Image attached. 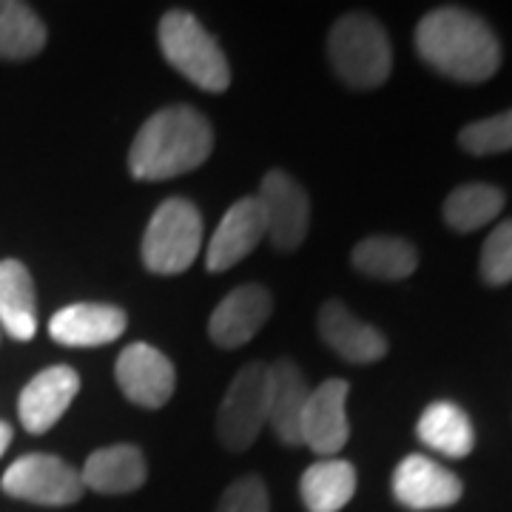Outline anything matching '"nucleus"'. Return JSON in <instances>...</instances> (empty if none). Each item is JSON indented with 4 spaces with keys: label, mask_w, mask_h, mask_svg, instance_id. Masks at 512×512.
I'll return each instance as SVG.
<instances>
[{
    "label": "nucleus",
    "mask_w": 512,
    "mask_h": 512,
    "mask_svg": "<svg viewBox=\"0 0 512 512\" xmlns=\"http://www.w3.org/2000/svg\"><path fill=\"white\" fill-rule=\"evenodd\" d=\"M416 49L427 66L458 83L490 80L501 66V46L493 29L458 6H441L421 18Z\"/></svg>",
    "instance_id": "obj_1"
},
{
    "label": "nucleus",
    "mask_w": 512,
    "mask_h": 512,
    "mask_svg": "<svg viewBox=\"0 0 512 512\" xmlns=\"http://www.w3.org/2000/svg\"><path fill=\"white\" fill-rule=\"evenodd\" d=\"M214 148L211 123L191 106H168L148 117L128 148L134 180L160 183L200 168Z\"/></svg>",
    "instance_id": "obj_2"
},
{
    "label": "nucleus",
    "mask_w": 512,
    "mask_h": 512,
    "mask_svg": "<svg viewBox=\"0 0 512 512\" xmlns=\"http://www.w3.org/2000/svg\"><path fill=\"white\" fill-rule=\"evenodd\" d=\"M328 55L333 72L353 89H376L393 69V49L387 32L379 20L362 12L336 20L328 37Z\"/></svg>",
    "instance_id": "obj_3"
},
{
    "label": "nucleus",
    "mask_w": 512,
    "mask_h": 512,
    "mask_svg": "<svg viewBox=\"0 0 512 512\" xmlns=\"http://www.w3.org/2000/svg\"><path fill=\"white\" fill-rule=\"evenodd\" d=\"M157 40L165 60L191 80L202 92H225L231 83V69L220 43L191 12H168L160 20Z\"/></svg>",
    "instance_id": "obj_4"
},
{
    "label": "nucleus",
    "mask_w": 512,
    "mask_h": 512,
    "mask_svg": "<svg viewBox=\"0 0 512 512\" xmlns=\"http://www.w3.org/2000/svg\"><path fill=\"white\" fill-rule=\"evenodd\" d=\"M202 248V217L188 200H165L148 222L143 262L154 274H183Z\"/></svg>",
    "instance_id": "obj_5"
},
{
    "label": "nucleus",
    "mask_w": 512,
    "mask_h": 512,
    "mask_svg": "<svg viewBox=\"0 0 512 512\" xmlns=\"http://www.w3.org/2000/svg\"><path fill=\"white\" fill-rule=\"evenodd\" d=\"M268 382L271 367L251 362L228 384L217 413V433L228 450H248L268 424Z\"/></svg>",
    "instance_id": "obj_6"
},
{
    "label": "nucleus",
    "mask_w": 512,
    "mask_h": 512,
    "mask_svg": "<svg viewBox=\"0 0 512 512\" xmlns=\"http://www.w3.org/2000/svg\"><path fill=\"white\" fill-rule=\"evenodd\" d=\"M0 484L12 498L43 504V507H69L86 493L80 470H74L72 464H66L63 458L49 456V453H32V456L18 458L3 473Z\"/></svg>",
    "instance_id": "obj_7"
},
{
    "label": "nucleus",
    "mask_w": 512,
    "mask_h": 512,
    "mask_svg": "<svg viewBox=\"0 0 512 512\" xmlns=\"http://www.w3.org/2000/svg\"><path fill=\"white\" fill-rule=\"evenodd\" d=\"M259 211L265 220V239L274 242L279 251H293L308 237L311 225V202L305 188L285 171H268L259 185Z\"/></svg>",
    "instance_id": "obj_8"
},
{
    "label": "nucleus",
    "mask_w": 512,
    "mask_h": 512,
    "mask_svg": "<svg viewBox=\"0 0 512 512\" xmlns=\"http://www.w3.org/2000/svg\"><path fill=\"white\" fill-rule=\"evenodd\" d=\"M114 379L126 393L128 402L157 410L174 396L177 373L165 353L143 342H134L120 353L114 365Z\"/></svg>",
    "instance_id": "obj_9"
},
{
    "label": "nucleus",
    "mask_w": 512,
    "mask_h": 512,
    "mask_svg": "<svg viewBox=\"0 0 512 512\" xmlns=\"http://www.w3.org/2000/svg\"><path fill=\"white\" fill-rule=\"evenodd\" d=\"M350 387L342 379H328L313 387L305 413H302V444H308L316 456L333 458L350 439V424L345 404Z\"/></svg>",
    "instance_id": "obj_10"
},
{
    "label": "nucleus",
    "mask_w": 512,
    "mask_h": 512,
    "mask_svg": "<svg viewBox=\"0 0 512 512\" xmlns=\"http://www.w3.org/2000/svg\"><path fill=\"white\" fill-rule=\"evenodd\" d=\"M461 493V481L427 456H407L393 473V495L407 510H444L453 507Z\"/></svg>",
    "instance_id": "obj_11"
},
{
    "label": "nucleus",
    "mask_w": 512,
    "mask_h": 512,
    "mask_svg": "<svg viewBox=\"0 0 512 512\" xmlns=\"http://www.w3.org/2000/svg\"><path fill=\"white\" fill-rule=\"evenodd\" d=\"M274 311V296L262 285H242L231 291L208 319V333L214 345L225 350L242 348L251 342Z\"/></svg>",
    "instance_id": "obj_12"
},
{
    "label": "nucleus",
    "mask_w": 512,
    "mask_h": 512,
    "mask_svg": "<svg viewBox=\"0 0 512 512\" xmlns=\"http://www.w3.org/2000/svg\"><path fill=\"white\" fill-rule=\"evenodd\" d=\"M77 390H80V376L72 367L57 365L37 373L20 393L18 413L23 427L35 436L52 430L60 416L69 410Z\"/></svg>",
    "instance_id": "obj_13"
},
{
    "label": "nucleus",
    "mask_w": 512,
    "mask_h": 512,
    "mask_svg": "<svg viewBox=\"0 0 512 512\" xmlns=\"http://www.w3.org/2000/svg\"><path fill=\"white\" fill-rule=\"evenodd\" d=\"M262 239H265V220H262L256 197H245V200L234 202L225 211V217L217 225L211 242H208V251H205L208 271L220 274V271L234 268L237 262H242L245 256L254 251Z\"/></svg>",
    "instance_id": "obj_14"
},
{
    "label": "nucleus",
    "mask_w": 512,
    "mask_h": 512,
    "mask_svg": "<svg viewBox=\"0 0 512 512\" xmlns=\"http://www.w3.org/2000/svg\"><path fill=\"white\" fill-rule=\"evenodd\" d=\"M271 367L268 382V424L274 436L288 447H302V413L311 396L305 373L291 359H279Z\"/></svg>",
    "instance_id": "obj_15"
},
{
    "label": "nucleus",
    "mask_w": 512,
    "mask_h": 512,
    "mask_svg": "<svg viewBox=\"0 0 512 512\" xmlns=\"http://www.w3.org/2000/svg\"><path fill=\"white\" fill-rule=\"evenodd\" d=\"M126 330V313L114 305L80 302L57 311L49 322L52 339L66 348H100L120 339Z\"/></svg>",
    "instance_id": "obj_16"
},
{
    "label": "nucleus",
    "mask_w": 512,
    "mask_h": 512,
    "mask_svg": "<svg viewBox=\"0 0 512 512\" xmlns=\"http://www.w3.org/2000/svg\"><path fill=\"white\" fill-rule=\"evenodd\" d=\"M319 336L353 365L379 362L387 353V339L373 325H365L342 302H325L319 311Z\"/></svg>",
    "instance_id": "obj_17"
},
{
    "label": "nucleus",
    "mask_w": 512,
    "mask_h": 512,
    "mask_svg": "<svg viewBox=\"0 0 512 512\" xmlns=\"http://www.w3.org/2000/svg\"><path fill=\"white\" fill-rule=\"evenodd\" d=\"M146 458L134 444H111L86 458L80 478L86 490L106 495L134 493L146 484Z\"/></svg>",
    "instance_id": "obj_18"
},
{
    "label": "nucleus",
    "mask_w": 512,
    "mask_h": 512,
    "mask_svg": "<svg viewBox=\"0 0 512 512\" xmlns=\"http://www.w3.org/2000/svg\"><path fill=\"white\" fill-rule=\"evenodd\" d=\"M0 325L20 342H29L37 330L35 282L18 259L0 262Z\"/></svg>",
    "instance_id": "obj_19"
},
{
    "label": "nucleus",
    "mask_w": 512,
    "mask_h": 512,
    "mask_svg": "<svg viewBox=\"0 0 512 512\" xmlns=\"http://www.w3.org/2000/svg\"><path fill=\"white\" fill-rule=\"evenodd\" d=\"M299 493L308 512H339L356 493V470L342 458H322L308 467L299 481Z\"/></svg>",
    "instance_id": "obj_20"
},
{
    "label": "nucleus",
    "mask_w": 512,
    "mask_h": 512,
    "mask_svg": "<svg viewBox=\"0 0 512 512\" xmlns=\"http://www.w3.org/2000/svg\"><path fill=\"white\" fill-rule=\"evenodd\" d=\"M419 439L450 458H464L473 453L476 433L467 413L453 402H433L419 419Z\"/></svg>",
    "instance_id": "obj_21"
},
{
    "label": "nucleus",
    "mask_w": 512,
    "mask_h": 512,
    "mask_svg": "<svg viewBox=\"0 0 512 512\" xmlns=\"http://www.w3.org/2000/svg\"><path fill=\"white\" fill-rule=\"evenodd\" d=\"M353 268L373 279H407L419 265L416 248L402 237H367L353 248Z\"/></svg>",
    "instance_id": "obj_22"
},
{
    "label": "nucleus",
    "mask_w": 512,
    "mask_h": 512,
    "mask_svg": "<svg viewBox=\"0 0 512 512\" xmlns=\"http://www.w3.org/2000/svg\"><path fill=\"white\" fill-rule=\"evenodd\" d=\"M504 208V191L495 185L470 183L456 188L444 202V220L453 231L470 234L495 220Z\"/></svg>",
    "instance_id": "obj_23"
},
{
    "label": "nucleus",
    "mask_w": 512,
    "mask_h": 512,
    "mask_svg": "<svg viewBox=\"0 0 512 512\" xmlns=\"http://www.w3.org/2000/svg\"><path fill=\"white\" fill-rule=\"evenodd\" d=\"M46 46V26L35 9L15 0H0V57L26 60Z\"/></svg>",
    "instance_id": "obj_24"
},
{
    "label": "nucleus",
    "mask_w": 512,
    "mask_h": 512,
    "mask_svg": "<svg viewBox=\"0 0 512 512\" xmlns=\"http://www.w3.org/2000/svg\"><path fill=\"white\" fill-rule=\"evenodd\" d=\"M458 143L473 157H487V154H501L512 148V109L501 111L487 120H476L470 126L461 128Z\"/></svg>",
    "instance_id": "obj_25"
},
{
    "label": "nucleus",
    "mask_w": 512,
    "mask_h": 512,
    "mask_svg": "<svg viewBox=\"0 0 512 512\" xmlns=\"http://www.w3.org/2000/svg\"><path fill=\"white\" fill-rule=\"evenodd\" d=\"M481 276L487 285L512 282V220L501 222L481 248Z\"/></svg>",
    "instance_id": "obj_26"
},
{
    "label": "nucleus",
    "mask_w": 512,
    "mask_h": 512,
    "mask_svg": "<svg viewBox=\"0 0 512 512\" xmlns=\"http://www.w3.org/2000/svg\"><path fill=\"white\" fill-rule=\"evenodd\" d=\"M217 512H268V490L262 478L245 476L222 493Z\"/></svg>",
    "instance_id": "obj_27"
},
{
    "label": "nucleus",
    "mask_w": 512,
    "mask_h": 512,
    "mask_svg": "<svg viewBox=\"0 0 512 512\" xmlns=\"http://www.w3.org/2000/svg\"><path fill=\"white\" fill-rule=\"evenodd\" d=\"M9 441H12V427H9L6 421H0V456L6 453Z\"/></svg>",
    "instance_id": "obj_28"
}]
</instances>
